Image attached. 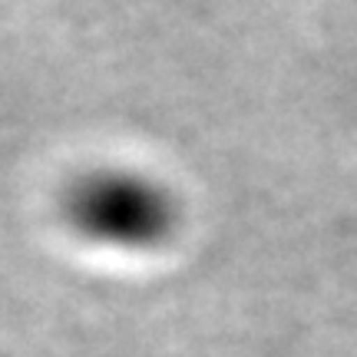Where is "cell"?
Returning <instances> with one entry per match:
<instances>
[{
	"label": "cell",
	"instance_id": "1",
	"mask_svg": "<svg viewBox=\"0 0 357 357\" xmlns=\"http://www.w3.org/2000/svg\"><path fill=\"white\" fill-rule=\"evenodd\" d=\"M70 231L93 248L155 252L182 225L178 195L153 172L102 166L77 176L63 192Z\"/></svg>",
	"mask_w": 357,
	"mask_h": 357
}]
</instances>
